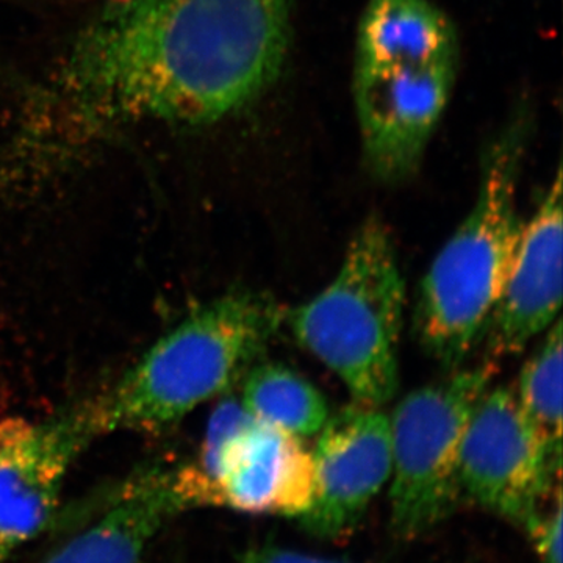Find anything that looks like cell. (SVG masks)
Wrapping results in <instances>:
<instances>
[{"mask_svg": "<svg viewBox=\"0 0 563 563\" xmlns=\"http://www.w3.org/2000/svg\"><path fill=\"white\" fill-rule=\"evenodd\" d=\"M525 529L543 563H562V493L553 507L543 509Z\"/></svg>", "mask_w": 563, "mask_h": 563, "instance_id": "16", "label": "cell"}, {"mask_svg": "<svg viewBox=\"0 0 563 563\" xmlns=\"http://www.w3.org/2000/svg\"><path fill=\"white\" fill-rule=\"evenodd\" d=\"M406 282L390 231L363 222L333 279L285 322L303 350L340 380L352 401L384 407L399 387Z\"/></svg>", "mask_w": 563, "mask_h": 563, "instance_id": "4", "label": "cell"}, {"mask_svg": "<svg viewBox=\"0 0 563 563\" xmlns=\"http://www.w3.org/2000/svg\"><path fill=\"white\" fill-rule=\"evenodd\" d=\"M512 388L529 421L551 442L562 444V320L543 333Z\"/></svg>", "mask_w": 563, "mask_h": 563, "instance_id": "15", "label": "cell"}, {"mask_svg": "<svg viewBox=\"0 0 563 563\" xmlns=\"http://www.w3.org/2000/svg\"><path fill=\"white\" fill-rule=\"evenodd\" d=\"M562 172L523 221L501 298L484 336V358L498 363L521 354L555 321L562 306ZM481 346V347H483Z\"/></svg>", "mask_w": 563, "mask_h": 563, "instance_id": "11", "label": "cell"}, {"mask_svg": "<svg viewBox=\"0 0 563 563\" xmlns=\"http://www.w3.org/2000/svg\"><path fill=\"white\" fill-rule=\"evenodd\" d=\"M561 466L562 444L529 421L512 388H488L463 437L462 499L525 528L561 487Z\"/></svg>", "mask_w": 563, "mask_h": 563, "instance_id": "7", "label": "cell"}, {"mask_svg": "<svg viewBox=\"0 0 563 563\" xmlns=\"http://www.w3.org/2000/svg\"><path fill=\"white\" fill-rule=\"evenodd\" d=\"M317 435L313 498L301 523L314 537L339 540L357 528L390 481V421L383 407L352 402Z\"/></svg>", "mask_w": 563, "mask_h": 563, "instance_id": "9", "label": "cell"}, {"mask_svg": "<svg viewBox=\"0 0 563 563\" xmlns=\"http://www.w3.org/2000/svg\"><path fill=\"white\" fill-rule=\"evenodd\" d=\"M240 402L255 420L299 439L317 435L331 417L324 395L301 374L279 363L252 366L244 377Z\"/></svg>", "mask_w": 563, "mask_h": 563, "instance_id": "14", "label": "cell"}, {"mask_svg": "<svg viewBox=\"0 0 563 563\" xmlns=\"http://www.w3.org/2000/svg\"><path fill=\"white\" fill-rule=\"evenodd\" d=\"M459 62L355 66L352 96L363 162L374 179L401 184L420 168L453 95Z\"/></svg>", "mask_w": 563, "mask_h": 563, "instance_id": "8", "label": "cell"}, {"mask_svg": "<svg viewBox=\"0 0 563 563\" xmlns=\"http://www.w3.org/2000/svg\"><path fill=\"white\" fill-rule=\"evenodd\" d=\"M173 476L174 470L154 468L133 477L101 518L46 563H141L163 525L184 512Z\"/></svg>", "mask_w": 563, "mask_h": 563, "instance_id": "12", "label": "cell"}, {"mask_svg": "<svg viewBox=\"0 0 563 563\" xmlns=\"http://www.w3.org/2000/svg\"><path fill=\"white\" fill-rule=\"evenodd\" d=\"M498 363L484 358L407 393L388 415L391 440V528L415 539L442 523L459 501V462L474 407Z\"/></svg>", "mask_w": 563, "mask_h": 563, "instance_id": "5", "label": "cell"}, {"mask_svg": "<svg viewBox=\"0 0 563 563\" xmlns=\"http://www.w3.org/2000/svg\"><path fill=\"white\" fill-rule=\"evenodd\" d=\"M295 0H111L31 101L16 151L62 155L125 125L203 128L279 79Z\"/></svg>", "mask_w": 563, "mask_h": 563, "instance_id": "1", "label": "cell"}, {"mask_svg": "<svg viewBox=\"0 0 563 563\" xmlns=\"http://www.w3.org/2000/svg\"><path fill=\"white\" fill-rule=\"evenodd\" d=\"M459 62L453 22L432 0H368L355 47V66L398 68Z\"/></svg>", "mask_w": 563, "mask_h": 563, "instance_id": "13", "label": "cell"}, {"mask_svg": "<svg viewBox=\"0 0 563 563\" xmlns=\"http://www.w3.org/2000/svg\"><path fill=\"white\" fill-rule=\"evenodd\" d=\"M239 563H344L333 559L318 558L279 547H262L244 555Z\"/></svg>", "mask_w": 563, "mask_h": 563, "instance_id": "17", "label": "cell"}, {"mask_svg": "<svg viewBox=\"0 0 563 563\" xmlns=\"http://www.w3.org/2000/svg\"><path fill=\"white\" fill-rule=\"evenodd\" d=\"M90 439L85 410L44 424L0 421V563L49 525L70 463Z\"/></svg>", "mask_w": 563, "mask_h": 563, "instance_id": "10", "label": "cell"}, {"mask_svg": "<svg viewBox=\"0 0 563 563\" xmlns=\"http://www.w3.org/2000/svg\"><path fill=\"white\" fill-rule=\"evenodd\" d=\"M528 128L525 117L514 118L493 140L472 209L437 252L418 288V343L446 372L472 361L483 346L509 276L523 229L517 195Z\"/></svg>", "mask_w": 563, "mask_h": 563, "instance_id": "3", "label": "cell"}, {"mask_svg": "<svg viewBox=\"0 0 563 563\" xmlns=\"http://www.w3.org/2000/svg\"><path fill=\"white\" fill-rule=\"evenodd\" d=\"M287 310L265 291L233 290L203 303L85 410L91 437L161 433L222 395L261 362Z\"/></svg>", "mask_w": 563, "mask_h": 563, "instance_id": "2", "label": "cell"}, {"mask_svg": "<svg viewBox=\"0 0 563 563\" xmlns=\"http://www.w3.org/2000/svg\"><path fill=\"white\" fill-rule=\"evenodd\" d=\"M173 483L184 510L301 518L313 498V455L299 437L263 424L228 399L210 418L201 453L174 470Z\"/></svg>", "mask_w": 563, "mask_h": 563, "instance_id": "6", "label": "cell"}]
</instances>
